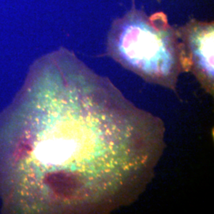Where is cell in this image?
Returning a JSON list of instances; mask_svg holds the SVG:
<instances>
[{
	"instance_id": "obj_1",
	"label": "cell",
	"mask_w": 214,
	"mask_h": 214,
	"mask_svg": "<svg viewBox=\"0 0 214 214\" xmlns=\"http://www.w3.org/2000/svg\"><path fill=\"white\" fill-rule=\"evenodd\" d=\"M32 158L39 207L107 214L138 200L166 148L160 117L71 52L38 68Z\"/></svg>"
},
{
	"instance_id": "obj_2",
	"label": "cell",
	"mask_w": 214,
	"mask_h": 214,
	"mask_svg": "<svg viewBox=\"0 0 214 214\" xmlns=\"http://www.w3.org/2000/svg\"><path fill=\"white\" fill-rule=\"evenodd\" d=\"M107 52L147 82L171 90H176L184 72L180 40L164 12L148 16L132 7L114 20L107 37Z\"/></svg>"
},
{
	"instance_id": "obj_3",
	"label": "cell",
	"mask_w": 214,
	"mask_h": 214,
	"mask_svg": "<svg viewBox=\"0 0 214 214\" xmlns=\"http://www.w3.org/2000/svg\"><path fill=\"white\" fill-rule=\"evenodd\" d=\"M182 45L184 72H191L201 87L213 95V22L190 19L176 27Z\"/></svg>"
},
{
	"instance_id": "obj_4",
	"label": "cell",
	"mask_w": 214,
	"mask_h": 214,
	"mask_svg": "<svg viewBox=\"0 0 214 214\" xmlns=\"http://www.w3.org/2000/svg\"><path fill=\"white\" fill-rule=\"evenodd\" d=\"M157 1H159V2H160V1H161V0H157Z\"/></svg>"
}]
</instances>
